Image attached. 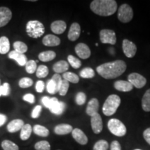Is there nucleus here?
Instances as JSON below:
<instances>
[{
	"mask_svg": "<svg viewBox=\"0 0 150 150\" xmlns=\"http://www.w3.org/2000/svg\"><path fill=\"white\" fill-rule=\"evenodd\" d=\"M63 77L64 80L72 83H77L79 81V77L77 74L71 72H66L63 73Z\"/></svg>",
	"mask_w": 150,
	"mask_h": 150,
	"instance_id": "obj_29",
	"label": "nucleus"
},
{
	"mask_svg": "<svg viewBox=\"0 0 150 150\" xmlns=\"http://www.w3.org/2000/svg\"><path fill=\"white\" fill-rule=\"evenodd\" d=\"M66 105L64 102H59V99L56 97H52V104L50 110L52 113L54 115H61L65 109Z\"/></svg>",
	"mask_w": 150,
	"mask_h": 150,
	"instance_id": "obj_10",
	"label": "nucleus"
},
{
	"mask_svg": "<svg viewBox=\"0 0 150 150\" xmlns=\"http://www.w3.org/2000/svg\"><path fill=\"white\" fill-rule=\"evenodd\" d=\"M99 108V101L97 98H93L89 101L88 103L87 107H86V114L88 115L93 117L95 114L98 113V110Z\"/></svg>",
	"mask_w": 150,
	"mask_h": 150,
	"instance_id": "obj_15",
	"label": "nucleus"
},
{
	"mask_svg": "<svg viewBox=\"0 0 150 150\" xmlns=\"http://www.w3.org/2000/svg\"><path fill=\"white\" fill-rule=\"evenodd\" d=\"M49 74L48 67L46 65H41L38 67H37L36 70V76L38 78H45Z\"/></svg>",
	"mask_w": 150,
	"mask_h": 150,
	"instance_id": "obj_35",
	"label": "nucleus"
},
{
	"mask_svg": "<svg viewBox=\"0 0 150 150\" xmlns=\"http://www.w3.org/2000/svg\"><path fill=\"white\" fill-rule=\"evenodd\" d=\"M69 69V63L65 61H59L53 65V70L56 74L66 72Z\"/></svg>",
	"mask_w": 150,
	"mask_h": 150,
	"instance_id": "obj_23",
	"label": "nucleus"
},
{
	"mask_svg": "<svg viewBox=\"0 0 150 150\" xmlns=\"http://www.w3.org/2000/svg\"><path fill=\"white\" fill-rule=\"evenodd\" d=\"M134 150H142V149H134Z\"/></svg>",
	"mask_w": 150,
	"mask_h": 150,
	"instance_id": "obj_53",
	"label": "nucleus"
},
{
	"mask_svg": "<svg viewBox=\"0 0 150 150\" xmlns=\"http://www.w3.org/2000/svg\"><path fill=\"white\" fill-rule=\"evenodd\" d=\"M97 72L106 79H112L120 76L127 70V64L122 60H117L104 63L97 67Z\"/></svg>",
	"mask_w": 150,
	"mask_h": 150,
	"instance_id": "obj_1",
	"label": "nucleus"
},
{
	"mask_svg": "<svg viewBox=\"0 0 150 150\" xmlns=\"http://www.w3.org/2000/svg\"><path fill=\"white\" fill-rule=\"evenodd\" d=\"M110 150H122L120 143L117 140H113L110 144Z\"/></svg>",
	"mask_w": 150,
	"mask_h": 150,
	"instance_id": "obj_48",
	"label": "nucleus"
},
{
	"mask_svg": "<svg viewBox=\"0 0 150 150\" xmlns=\"http://www.w3.org/2000/svg\"><path fill=\"white\" fill-rule=\"evenodd\" d=\"M81 34V27L79 24L74 22L71 24L67 38L70 41H75L79 38Z\"/></svg>",
	"mask_w": 150,
	"mask_h": 150,
	"instance_id": "obj_16",
	"label": "nucleus"
},
{
	"mask_svg": "<svg viewBox=\"0 0 150 150\" xmlns=\"http://www.w3.org/2000/svg\"><path fill=\"white\" fill-rule=\"evenodd\" d=\"M128 81L136 88H142L147 83L145 77L138 73H131L128 76Z\"/></svg>",
	"mask_w": 150,
	"mask_h": 150,
	"instance_id": "obj_8",
	"label": "nucleus"
},
{
	"mask_svg": "<svg viewBox=\"0 0 150 150\" xmlns=\"http://www.w3.org/2000/svg\"><path fill=\"white\" fill-rule=\"evenodd\" d=\"M47 91L51 95H54V94L59 92L56 84L54 83V82L52 79L49 80L47 83Z\"/></svg>",
	"mask_w": 150,
	"mask_h": 150,
	"instance_id": "obj_40",
	"label": "nucleus"
},
{
	"mask_svg": "<svg viewBox=\"0 0 150 150\" xmlns=\"http://www.w3.org/2000/svg\"><path fill=\"white\" fill-rule=\"evenodd\" d=\"M143 138L145 140V141L150 145V127L146 129L143 131Z\"/></svg>",
	"mask_w": 150,
	"mask_h": 150,
	"instance_id": "obj_49",
	"label": "nucleus"
},
{
	"mask_svg": "<svg viewBox=\"0 0 150 150\" xmlns=\"http://www.w3.org/2000/svg\"><path fill=\"white\" fill-rule=\"evenodd\" d=\"M42 44L47 47L59 46L61 44V40L55 35L48 34L43 38Z\"/></svg>",
	"mask_w": 150,
	"mask_h": 150,
	"instance_id": "obj_19",
	"label": "nucleus"
},
{
	"mask_svg": "<svg viewBox=\"0 0 150 150\" xmlns=\"http://www.w3.org/2000/svg\"><path fill=\"white\" fill-rule=\"evenodd\" d=\"M72 138L75 140V141L81 145H85L88 142L87 136L80 129L75 128L73 129V131H72Z\"/></svg>",
	"mask_w": 150,
	"mask_h": 150,
	"instance_id": "obj_14",
	"label": "nucleus"
},
{
	"mask_svg": "<svg viewBox=\"0 0 150 150\" xmlns=\"http://www.w3.org/2000/svg\"><path fill=\"white\" fill-rule=\"evenodd\" d=\"M67 24L63 20H56L51 24V30L55 34H62L65 32Z\"/></svg>",
	"mask_w": 150,
	"mask_h": 150,
	"instance_id": "obj_18",
	"label": "nucleus"
},
{
	"mask_svg": "<svg viewBox=\"0 0 150 150\" xmlns=\"http://www.w3.org/2000/svg\"><path fill=\"white\" fill-rule=\"evenodd\" d=\"M1 147L4 150H19L18 145L9 140H4L1 142Z\"/></svg>",
	"mask_w": 150,
	"mask_h": 150,
	"instance_id": "obj_32",
	"label": "nucleus"
},
{
	"mask_svg": "<svg viewBox=\"0 0 150 150\" xmlns=\"http://www.w3.org/2000/svg\"><path fill=\"white\" fill-rule=\"evenodd\" d=\"M99 39L103 44H110L113 45L116 43L117 38L116 33L113 30L102 29L99 32Z\"/></svg>",
	"mask_w": 150,
	"mask_h": 150,
	"instance_id": "obj_7",
	"label": "nucleus"
},
{
	"mask_svg": "<svg viewBox=\"0 0 150 150\" xmlns=\"http://www.w3.org/2000/svg\"><path fill=\"white\" fill-rule=\"evenodd\" d=\"M95 45H96L97 47V46H98V43H96V44H95Z\"/></svg>",
	"mask_w": 150,
	"mask_h": 150,
	"instance_id": "obj_52",
	"label": "nucleus"
},
{
	"mask_svg": "<svg viewBox=\"0 0 150 150\" xmlns=\"http://www.w3.org/2000/svg\"><path fill=\"white\" fill-rule=\"evenodd\" d=\"M108 143L105 140H99L95 142L93 146V150H108Z\"/></svg>",
	"mask_w": 150,
	"mask_h": 150,
	"instance_id": "obj_37",
	"label": "nucleus"
},
{
	"mask_svg": "<svg viewBox=\"0 0 150 150\" xmlns=\"http://www.w3.org/2000/svg\"><path fill=\"white\" fill-rule=\"evenodd\" d=\"M35 134L40 137H47L50 135V131L45 127L40 125H35L33 128Z\"/></svg>",
	"mask_w": 150,
	"mask_h": 150,
	"instance_id": "obj_28",
	"label": "nucleus"
},
{
	"mask_svg": "<svg viewBox=\"0 0 150 150\" xmlns=\"http://www.w3.org/2000/svg\"><path fill=\"white\" fill-rule=\"evenodd\" d=\"M3 88V96H8L11 93V88L8 83H4L2 84Z\"/></svg>",
	"mask_w": 150,
	"mask_h": 150,
	"instance_id": "obj_47",
	"label": "nucleus"
},
{
	"mask_svg": "<svg viewBox=\"0 0 150 150\" xmlns=\"http://www.w3.org/2000/svg\"><path fill=\"white\" fill-rule=\"evenodd\" d=\"M91 128L95 134H100L103 129V122L100 114L97 113L91 119Z\"/></svg>",
	"mask_w": 150,
	"mask_h": 150,
	"instance_id": "obj_12",
	"label": "nucleus"
},
{
	"mask_svg": "<svg viewBox=\"0 0 150 150\" xmlns=\"http://www.w3.org/2000/svg\"><path fill=\"white\" fill-rule=\"evenodd\" d=\"M13 47L15 51L20 54H24L27 52L28 47L25 43L22 41H16L13 43Z\"/></svg>",
	"mask_w": 150,
	"mask_h": 150,
	"instance_id": "obj_30",
	"label": "nucleus"
},
{
	"mask_svg": "<svg viewBox=\"0 0 150 150\" xmlns=\"http://www.w3.org/2000/svg\"><path fill=\"white\" fill-rule=\"evenodd\" d=\"M7 121V117L4 114L0 113V127H2Z\"/></svg>",
	"mask_w": 150,
	"mask_h": 150,
	"instance_id": "obj_50",
	"label": "nucleus"
},
{
	"mask_svg": "<svg viewBox=\"0 0 150 150\" xmlns=\"http://www.w3.org/2000/svg\"><path fill=\"white\" fill-rule=\"evenodd\" d=\"M122 50L125 55L127 58H134L137 52V47L136 44L132 41L125 39L122 42Z\"/></svg>",
	"mask_w": 150,
	"mask_h": 150,
	"instance_id": "obj_9",
	"label": "nucleus"
},
{
	"mask_svg": "<svg viewBox=\"0 0 150 150\" xmlns=\"http://www.w3.org/2000/svg\"><path fill=\"white\" fill-rule=\"evenodd\" d=\"M69 86H70V84H69L68 81L64 79L62 81L61 85L60 86V88L59 90V95H61V96H65L67 94V91H68Z\"/></svg>",
	"mask_w": 150,
	"mask_h": 150,
	"instance_id": "obj_39",
	"label": "nucleus"
},
{
	"mask_svg": "<svg viewBox=\"0 0 150 150\" xmlns=\"http://www.w3.org/2000/svg\"><path fill=\"white\" fill-rule=\"evenodd\" d=\"M57 150H61V149H57Z\"/></svg>",
	"mask_w": 150,
	"mask_h": 150,
	"instance_id": "obj_55",
	"label": "nucleus"
},
{
	"mask_svg": "<svg viewBox=\"0 0 150 150\" xmlns=\"http://www.w3.org/2000/svg\"><path fill=\"white\" fill-rule=\"evenodd\" d=\"M114 88L115 90L120 92H129L132 91L133 86L128 81L118 80L114 83Z\"/></svg>",
	"mask_w": 150,
	"mask_h": 150,
	"instance_id": "obj_20",
	"label": "nucleus"
},
{
	"mask_svg": "<svg viewBox=\"0 0 150 150\" xmlns=\"http://www.w3.org/2000/svg\"><path fill=\"white\" fill-rule=\"evenodd\" d=\"M45 27L42 22L38 20H30L26 26V31L29 37L38 38L45 33Z\"/></svg>",
	"mask_w": 150,
	"mask_h": 150,
	"instance_id": "obj_4",
	"label": "nucleus"
},
{
	"mask_svg": "<svg viewBox=\"0 0 150 150\" xmlns=\"http://www.w3.org/2000/svg\"><path fill=\"white\" fill-rule=\"evenodd\" d=\"M86 101V95L83 92H79L76 95V104L81 106L84 104Z\"/></svg>",
	"mask_w": 150,
	"mask_h": 150,
	"instance_id": "obj_41",
	"label": "nucleus"
},
{
	"mask_svg": "<svg viewBox=\"0 0 150 150\" xmlns=\"http://www.w3.org/2000/svg\"><path fill=\"white\" fill-rule=\"evenodd\" d=\"M41 102H42V104L44 105L48 109H50V107H51L52 104V98H50L49 97H43L42 99H41Z\"/></svg>",
	"mask_w": 150,
	"mask_h": 150,
	"instance_id": "obj_45",
	"label": "nucleus"
},
{
	"mask_svg": "<svg viewBox=\"0 0 150 150\" xmlns=\"http://www.w3.org/2000/svg\"><path fill=\"white\" fill-rule=\"evenodd\" d=\"M67 61L68 63L74 69H79L81 66V62L77 58L72 55H69L67 56Z\"/></svg>",
	"mask_w": 150,
	"mask_h": 150,
	"instance_id": "obj_34",
	"label": "nucleus"
},
{
	"mask_svg": "<svg viewBox=\"0 0 150 150\" xmlns=\"http://www.w3.org/2000/svg\"><path fill=\"white\" fill-rule=\"evenodd\" d=\"M121 103V99L117 95H110L107 97L102 107V112L106 116H111L115 113Z\"/></svg>",
	"mask_w": 150,
	"mask_h": 150,
	"instance_id": "obj_3",
	"label": "nucleus"
},
{
	"mask_svg": "<svg viewBox=\"0 0 150 150\" xmlns=\"http://www.w3.org/2000/svg\"><path fill=\"white\" fill-rule=\"evenodd\" d=\"M45 89V83L42 81H38L35 84V90L38 93H42Z\"/></svg>",
	"mask_w": 150,
	"mask_h": 150,
	"instance_id": "obj_46",
	"label": "nucleus"
},
{
	"mask_svg": "<svg viewBox=\"0 0 150 150\" xmlns=\"http://www.w3.org/2000/svg\"><path fill=\"white\" fill-rule=\"evenodd\" d=\"M34 148L35 150H51V145L47 140H41L35 144Z\"/></svg>",
	"mask_w": 150,
	"mask_h": 150,
	"instance_id": "obj_33",
	"label": "nucleus"
},
{
	"mask_svg": "<svg viewBox=\"0 0 150 150\" xmlns=\"http://www.w3.org/2000/svg\"><path fill=\"white\" fill-rule=\"evenodd\" d=\"M33 81L31 78L24 77L19 81V86L22 88H27L33 85Z\"/></svg>",
	"mask_w": 150,
	"mask_h": 150,
	"instance_id": "obj_38",
	"label": "nucleus"
},
{
	"mask_svg": "<svg viewBox=\"0 0 150 150\" xmlns=\"http://www.w3.org/2000/svg\"><path fill=\"white\" fill-rule=\"evenodd\" d=\"M32 131L33 129L31 125H29V124L24 125L21 130H20V138H21V140L24 141V140L29 139Z\"/></svg>",
	"mask_w": 150,
	"mask_h": 150,
	"instance_id": "obj_25",
	"label": "nucleus"
},
{
	"mask_svg": "<svg viewBox=\"0 0 150 150\" xmlns=\"http://www.w3.org/2000/svg\"><path fill=\"white\" fill-rule=\"evenodd\" d=\"M10 50V42L6 36L0 38V54H6Z\"/></svg>",
	"mask_w": 150,
	"mask_h": 150,
	"instance_id": "obj_26",
	"label": "nucleus"
},
{
	"mask_svg": "<svg viewBox=\"0 0 150 150\" xmlns=\"http://www.w3.org/2000/svg\"><path fill=\"white\" fill-rule=\"evenodd\" d=\"M8 58L10 59L16 61L20 66H25L26 63H27V58L25 56V54L18 53L15 50L9 52Z\"/></svg>",
	"mask_w": 150,
	"mask_h": 150,
	"instance_id": "obj_17",
	"label": "nucleus"
},
{
	"mask_svg": "<svg viewBox=\"0 0 150 150\" xmlns=\"http://www.w3.org/2000/svg\"><path fill=\"white\" fill-rule=\"evenodd\" d=\"M73 129H74L72 128V126L68 124H60L54 127V131L56 134L63 136V135H67L72 133Z\"/></svg>",
	"mask_w": 150,
	"mask_h": 150,
	"instance_id": "obj_21",
	"label": "nucleus"
},
{
	"mask_svg": "<svg viewBox=\"0 0 150 150\" xmlns=\"http://www.w3.org/2000/svg\"><path fill=\"white\" fill-rule=\"evenodd\" d=\"M81 77L83 79H92L95 76V73L93 69L91 67H85L79 72Z\"/></svg>",
	"mask_w": 150,
	"mask_h": 150,
	"instance_id": "obj_31",
	"label": "nucleus"
},
{
	"mask_svg": "<svg viewBox=\"0 0 150 150\" xmlns=\"http://www.w3.org/2000/svg\"><path fill=\"white\" fill-rule=\"evenodd\" d=\"M107 126L110 132L116 136L122 137L127 134V127L120 120L112 118L108 122Z\"/></svg>",
	"mask_w": 150,
	"mask_h": 150,
	"instance_id": "obj_5",
	"label": "nucleus"
},
{
	"mask_svg": "<svg viewBox=\"0 0 150 150\" xmlns=\"http://www.w3.org/2000/svg\"><path fill=\"white\" fill-rule=\"evenodd\" d=\"M22 99H23L24 101L29 102L30 104H33V103L35 102L34 95L31 93H28V94H26V95H24L23 97H22Z\"/></svg>",
	"mask_w": 150,
	"mask_h": 150,
	"instance_id": "obj_44",
	"label": "nucleus"
},
{
	"mask_svg": "<svg viewBox=\"0 0 150 150\" xmlns=\"http://www.w3.org/2000/svg\"><path fill=\"white\" fill-rule=\"evenodd\" d=\"M90 8L94 13L107 17L116 12L117 4L115 0H94L91 3Z\"/></svg>",
	"mask_w": 150,
	"mask_h": 150,
	"instance_id": "obj_2",
	"label": "nucleus"
},
{
	"mask_svg": "<svg viewBox=\"0 0 150 150\" xmlns=\"http://www.w3.org/2000/svg\"><path fill=\"white\" fill-rule=\"evenodd\" d=\"M12 12L7 7H0V28L4 27L11 21Z\"/></svg>",
	"mask_w": 150,
	"mask_h": 150,
	"instance_id": "obj_13",
	"label": "nucleus"
},
{
	"mask_svg": "<svg viewBox=\"0 0 150 150\" xmlns=\"http://www.w3.org/2000/svg\"><path fill=\"white\" fill-rule=\"evenodd\" d=\"M3 96V88L2 86H0V97Z\"/></svg>",
	"mask_w": 150,
	"mask_h": 150,
	"instance_id": "obj_51",
	"label": "nucleus"
},
{
	"mask_svg": "<svg viewBox=\"0 0 150 150\" xmlns=\"http://www.w3.org/2000/svg\"><path fill=\"white\" fill-rule=\"evenodd\" d=\"M41 111H42V106L40 105H37L33 108L32 112H31V117L33 119H36L40 117Z\"/></svg>",
	"mask_w": 150,
	"mask_h": 150,
	"instance_id": "obj_42",
	"label": "nucleus"
},
{
	"mask_svg": "<svg viewBox=\"0 0 150 150\" xmlns=\"http://www.w3.org/2000/svg\"><path fill=\"white\" fill-rule=\"evenodd\" d=\"M134 18V11L127 4H122L117 11V18L122 23H128Z\"/></svg>",
	"mask_w": 150,
	"mask_h": 150,
	"instance_id": "obj_6",
	"label": "nucleus"
},
{
	"mask_svg": "<svg viewBox=\"0 0 150 150\" xmlns=\"http://www.w3.org/2000/svg\"><path fill=\"white\" fill-rule=\"evenodd\" d=\"M142 108L144 111L150 112V88L146 91L142 97Z\"/></svg>",
	"mask_w": 150,
	"mask_h": 150,
	"instance_id": "obj_27",
	"label": "nucleus"
},
{
	"mask_svg": "<svg viewBox=\"0 0 150 150\" xmlns=\"http://www.w3.org/2000/svg\"><path fill=\"white\" fill-rule=\"evenodd\" d=\"M56 54L54 51H45L40 52L38 55V59L42 62H49L54 60L56 58Z\"/></svg>",
	"mask_w": 150,
	"mask_h": 150,
	"instance_id": "obj_24",
	"label": "nucleus"
},
{
	"mask_svg": "<svg viewBox=\"0 0 150 150\" xmlns=\"http://www.w3.org/2000/svg\"><path fill=\"white\" fill-rule=\"evenodd\" d=\"M0 86H1V80H0Z\"/></svg>",
	"mask_w": 150,
	"mask_h": 150,
	"instance_id": "obj_54",
	"label": "nucleus"
},
{
	"mask_svg": "<svg viewBox=\"0 0 150 150\" xmlns=\"http://www.w3.org/2000/svg\"><path fill=\"white\" fill-rule=\"evenodd\" d=\"M24 125L23 120L20 119H15L10 122L7 125V130L9 133H16L20 131Z\"/></svg>",
	"mask_w": 150,
	"mask_h": 150,
	"instance_id": "obj_22",
	"label": "nucleus"
},
{
	"mask_svg": "<svg viewBox=\"0 0 150 150\" xmlns=\"http://www.w3.org/2000/svg\"><path fill=\"white\" fill-rule=\"evenodd\" d=\"M75 52L80 59H87L91 55V51L89 47L85 43H79L75 47Z\"/></svg>",
	"mask_w": 150,
	"mask_h": 150,
	"instance_id": "obj_11",
	"label": "nucleus"
},
{
	"mask_svg": "<svg viewBox=\"0 0 150 150\" xmlns=\"http://www.w3.org/2000/svg\"><path fill=\"white\" fill-rule=\"evenodd\" d=\"M25 70L26 72L29 74H33L35 72H36L37 70V63L36 62L33 60H30L27 61V63L25 65Z\"/></svg>",
	"mask_w": 150,
	"mask_h": 150,
	"instance_id": "obj_36",
	"label": "nucleus"
},
{
	"mask_svg": "<svg viewBox=\"0 0 150 150\" xmlns=\"http://www.w3.org/2000/svg\"><path fill=\"white\" fill-rule=\"evenodd\" d=\"M51 79L54 82V83L56 84V87H57L58 91H59V90L60 88V86H61V85L62 81H63L61 75L59 74H55L54 75H53V76H52Z\"/></svg>",
	"mask_w": 150,
	"mask_h": 150,
	"instance_id": "obj_43",
	"label": "nucleus"
}]
</instances>
